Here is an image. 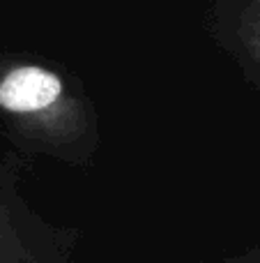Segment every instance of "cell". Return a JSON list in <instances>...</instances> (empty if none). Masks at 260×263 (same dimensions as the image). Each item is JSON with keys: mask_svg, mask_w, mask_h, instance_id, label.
<instances>
[{"mask_svg": "<svg viewBox=\"0 0 260 263\" xmlns=\"http://www.w3.org/2000/svg\"><path fill=\"white\" fill-rule=\"evenodd\" d=\"M62 97L60 77L39 65H18L0 79V109L14 116L37 118L53 114Z\"/></svg>", "mask_w": 260, "mask_h": 263, "instance_id": "1", "label": "cell"}, {"mask_svg": "<svg viewBox=\"0 0 260 263\" xmlns=\"http://www.w3.org/2000/svg\"><path fill=\"white\" fill-rule=\"evenodd\" d=\"M240 37H242L244 46L253 60L260 65V7L258 9H247L240 21Z\"/></svg>", "mask_w": 260, "mask_h": 263, "instance_id": "2", "label": "cell"}, {"mask_svg": "<svg viewBox=\"0 0 260 263\" xmlns=\"http://www.w3.org/2000/svg\"><path fill=\"white\" fill-rule=\"evenodd\" d=\"M253 3H256V5H258V7H260V0H253Z\"/></svg>", "mask_w": 260, "mask_h": 263, "instance_id": "3", "label": "cell"}]
</instances>
